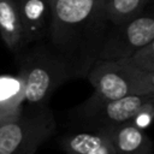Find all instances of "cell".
<instances>
[{
  "label": "cell",
  "mask_w": 154,
  "mask_h": 154,
  "mask_svg": "<svg viewBox=\"0 0 154 154\" xmlns=\"http://www.w3.org/2000/svg\"><path fill=\"white\" fill-rule=\"evenodd\" d=\"M45 42L64 61L70 78H85L109 28L101 0H51Z\"/></svg>",
  "instance_id": "obj_1"
},
{
  "label": "cell",
  "mask_w": 154,
  "mask_h": 154,
  "mask_svg": "<svg viewBox=\"0 0 154 154\" xmlns=\"http://www.w3.org/2000/svg\"><path fill=\"white\" fill-rule=\"evenodd\" d=\"M14 57L28 106L48 105L53 93L71 79L64 61L45 41L24 46Z\"/></svg>",
  "instance_id": "obj_2"
},
{
  "label": "cell",
  "mask_w": 154,
  "mask_h": 154,
  "mask_svg": "<svg viewBox=\"0 0 154 154\" xmlns=\"http://www.w3.org/2000/svg\"><path fill=\"white\" fill-rule=\"evenodd\" d=\"M85 78L94 88L91 96L81 103L84 107L126 96L154 94V73L134 69L125 60H96Z\"/></svg>",
  "instance_id": "obj_3"
},
{
  "label": "cell",
  "mask_w": 154,
  "mask_h": 154,
  "mask_svg": "<svg viewBox=\"0 0 154 154\" xmlns=\"http://www.w3.org/2000/svg\"><path fill=\"white\" fill-rule=\"evenodd\" d=\"M55 129L48 105L23 107L18 118L0 125V154H35Z\"/></svg>",
  "instance_id": "obj_4"
},
{
  "label": "cell",
  "mask_w": 154,
  "mask_h": 154,
  "mask_svg": "<svg viewBox=\"0 0 154 154\" xmlns=\"http://www.w3.org/2000/svg\"><path fill=\"white\" fill-rule=\"evenodd\" d=\"M150 99H154V94L126 96L90 107L79 105L72 111L71 119L76 122L77 128L105 135L111 129L130 122L140 107Z\"/></svg>",
  "instance_id": "obj_5"
},
{
  "label": "cell",
  "mask_w": 154,
  "mask_h": 154,
  "mask_svg": "<svg viewBox=\"0 0 154 154\" xmlns=\"http://www.w3.org/2000/svg\"><path fill=\"white\" fill-rule=\"evenodd\" d=\"M153 41L154 18L141 13L125 23L109 25L97 60H122Z\"/></svg>",
  "instance_id": "obj_6"
},
{
  "label": "cell",
  "mask_w": 154,
  "mask_h": 154,
  "mask_svg": "<svg viewBox=\"0 0 154 154\" xmlns=\"http://www.w3.org/2000/svg\"><path fill=\"white\" fill-rule=\"evenodd\" d=\"M23 28L24 46L46 40L49 18V0H14Z\"/></svg>",
  "instance_id": "obj_7"
},
{
  "label": "cell",
  "mask_w": 154,
  "mask_h": 154,
  "mask_svg": "<svg viewBox=\"0 0 154 154\" xmlns=\"http://www.w3.org/2000/svg\"><path fill=\"white\" fill-rule=\"evenodd\" d=\"M105 135L113 154H148L154 152L153 142L146 131L131 122L118 125Z\"/></svg>",
  "instance_id": "obj_8"
},
{
  "label": "cell",
  "mask_w": 154,
  "mask_h": 154,
  "mask_svg": "<svg viewBox=\"0 0 154 154\" xmlns=\"http://www.w3.org/2000/svg\"><path fill=\"white\" fill-rule=\"evenodd\" d=\"M24 88L20 78L12 75L0 76V125L19 117L24 107Z\"/></svg>",
  "instance_id": "obj_9"
},
{
  "label": "cell",
  "mask_w": 154,
  "mask_h": 154,
  "mask_svg": "<svg viewBox=\"0 0 154 154\" xmlns=\"http://www.w3.org/2000/svg\"><path fill=\"white\" fill-rule=\"evenodd\" d=\"M60 147L66 154H113L106 135L96 131H73L65 134Z\"/></svg>",
  "instance_id": "obj_10"
},
{
  "label": "cell",
  "mask_w": 154,
  "mask_h": 154,
  "mask_svg": "<svg viewBox=\"0 0 154 154\" xmlns=\"http://www.w3.org/2000/svg\"><path fill=\"white\" fill-rule=\"evenodd\" d=\"M0 36L13 53L24 47L23 28L14 0H0Z\"/></svg>",
  "instance_id": "obj_11"
},
{
  "label": "cell",
  "mask_w": 154,
  "mask_h": 154,
  "mask_svg": "<svg viewBox=\"0 0 154 154\" xmlns=\"http://www.w3.org/2000/svg\"><path fill=\"white\" fill-rule=\"evenodd\" d=\"M109 25L125 23L142 13L146 0H101Z\"/></svg>",
  "instance_id": "obj_12"
},
{
  "label": "cell",
  "mask_w": 154,
  "mask_h": 154,
  "mask_svg": "<svg viewBox=\"0 0 154 154\" xmlns=\"http://www.w3.org/2000/svg\"><path fill=\"white\" fill-rule=\"evenodd\" d=\"M123 60L138 71L154 73V41L136 49L132 54H130L128 58H124Z\"/></svg>",
  "instance_id": "obj_13"
},
{
  "label": "cell",
  "mask_w": 154,
  "mask_h": 154,
  "mask_svg": "<svg viewBox=\"0 0 154 154\" xmlns=\"http://www.w3.org/2000/svg\"><path fill=\"white\" fill-rule=\"evenodd\" d=\"M153 118H154V99H150L143 106L140 107V109L135 113V116L130 122L135 124L137 128L146 130L152 124Z\"/></svg>",
  "instance_id": "obj_14"
},
{
  "label": "cell",
  "mask_w": 154,
  "mask_h": 154,
  "mask_svg": "<svg viewBox=\"0 0 154 154\" xmlns=\"http://www.w3.org/2000/svg\"><path fill=\"white\" fill-rule=\"evenodd\" d=\"M148 154H154V152H150V153H148Z\"/></svg>",
  "instance_id": "obj_15"
},
{
  "label": "cell",
  "mask_w": 154,
  "mask_h": 154,
  "mask_svg": "<svg viewBox=\"0 0 154 154\" xmlns=\"http://www.w3.org/2000/svg\"><path fill=\"white\" fill-rule=\"evenodd\" d=\"M146 1H147V0H146Z\"/></svg>",
  "instance_id": "obj_16"
},
{
  "label": "cell",
  "mask_w": 154,
  "mask_h": 154,
  "mask_svg": "<svg viewBox=\"0 0 154 154\" xmlns=\"http://www.w3.org/2000/svg\"><path fill=\"white\" fill-rule=\"evenodd\" d=\"M49 1H51V0H49Z\"/></svg>",
  "instance_id": "obj_17"
}]
</instances>
